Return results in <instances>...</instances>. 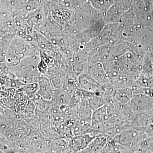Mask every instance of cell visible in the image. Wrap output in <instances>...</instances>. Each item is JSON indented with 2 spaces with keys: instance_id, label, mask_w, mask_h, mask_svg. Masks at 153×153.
<instances>
[{
  "instance_id": "4",
  "label": "cell",
  "mask_w": 153,
  "mask_h": 153,
  "mask_svg": "<svg viewBox=\"0 0 153 153\" xmlns=\"http://www.w3.org/2000/svg\"><path fill=\"white\" fill-rule=\"evenodd\" d=\"M38 83V95L46 100L53 101L57 89L54 87L51 80L47 78H42L40 79Z\"/></svg>"
},
{
  "instance_id": "6",
  "label": "cell",
  "mask_w": 153,
  "mask_h": 153,
  "mask_svg": "<svg viewBox=\"0 0 153 153\" xmlns=\"http://www.w3.org/2000/svg\"><path fill=\"white\" fill-rule=\"evenodd\" d=\"M134 93L131 87H115L113 93V99L117 103L128 104Z\"/></svg>"
},
{
  "instance_id": "11",
  "label": "cell",
  "mask_w": 153,
  "mask_h": 153,
  "mask_svg": "<svg viewBox=\"0 0 153 153\" xmlns=\"http://www.w3.org/2000/svg\"><path fill=\"white\" fill-rule=\"evenodd\" d=\"M39 88L38 82H32L25 84L16 91L23 92L30 99H32L38 94Z\"/></svg>"
},
{
  "instance_id": "1",
  "label": "cell",
  "mask_w": 153,
  "mask_h": 153,
  "mask_svg": "<svg viewBox=\"0 0 153 153\" xmlns=\"http://www.w3.org/2000/svg\"><path fill=\"white\" fill-rule=\"evenodd\" d=\"M146 137V132L131 128L122 131L113 138L127 148L132 153H138Z\"/></svg>"
},
{
  "instance_id": "3",
  "label": "cell",
  "mask_w": 153,
  "mask_h": 153,
  "mask_svg": "<svg viewBox=\"0 0 153 153\" xmlns=\"http://www.w3.org/2000/svg\"><path fill=\"white\" fill-rule=\"evenodd\" d=\"M95 136L90 134L74 136L69 140L63 153H82Z\"/></svg>"
},
{
  "instance_id": "5",
  "label": "cell",
  "mask_w": 153,
  "mask_h": 153,
  "mask_svg": "<svg viewBox=\"0 0 153 153\" xmlns=\"http://www.w3.org/2000/svg\"><path fill=\"white\" fill-rule=\"evenodd\" d=\"M77 82L79 88L89 92H100L104 88L103 86L90 75H83L80 76Z\"/></svg>"
},
{
  "instance_id": "10",
  "label": "cell",
  "mask_w": 153,
  "mask_h": 153,
  "mask_svg": "<svg viewBox=\"0 0 153 153\" xmlns=\"http://www.w3.org/2000/svg\"><path fill=\"white\" fill-rule=\"evenodd\" d=\"M102 153H132L127 148L121 144L113 137H109L107 143Z\"/></svg>"
},
{
  "instance_id": "2",
  "label": "cell",
  "mask_w": 153,
  "mask_h": 153,
  "mask_svg": "<svg viewBox=\"0 0 153 153\" xmlns=\"http://www.w3.org/2000/svg\"><path fill=\"white\" fill-rule=\"evenodd\" d=\"M135 114L153 112V97L141 93H134L128 103Z\"/></svg>"
},
{
  "instance_id": "8",
  "label": "cell",
  "mask_w": 153,
  "mask_h": 153,
  "mask_svg": "<svg viewBox=\"0 0 153 153\" xmlns=\"http://www.w3.org/2000/svg\"><path fill=\"white\" fill-rule=\"evenodd\" d=\"M32 100L36 106V114L40 116L50 112L52 101L44 99L38 94Z\"/></svg>"
},
{
  "instance_id": "9",
  "label": "cell",
  "mask_w": 153,
  "mask_h": 153,
  "mask_svg": "<svg viewBox=\"0 0 153 153\" xmlns=\"http://www.w3.org/2000/svg\"><path fill=\"white\" fill-rule=\"evenodd\" d=\"M72 94L63 88H58L53 102L60 109L68 105Z\"/></svg>"
},
{
  "instance_id": "7",
  "label": "cell",
  "mask_w": 153,
  "mask_h": 153,
  "mask_svg": "<svg viewBox=\"0 0 153 153\" xmlns=\"http://www.w3.org/2000/svg\"><path fill=\"white\" fill-rule=\"evenodd\" d=\"M109 138L105 134L96 136L82 153H102Z\"/></svg>"
}]
</instances>
